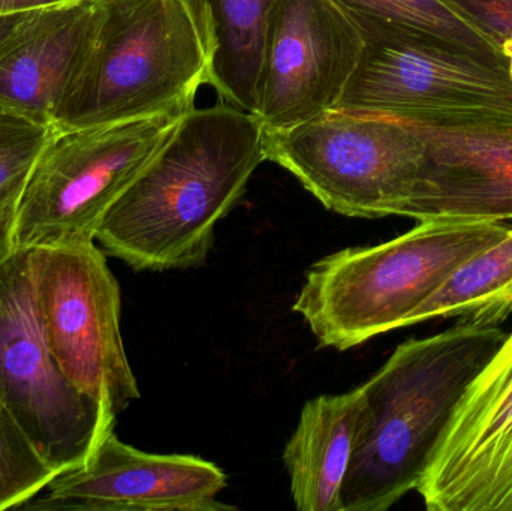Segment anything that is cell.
Segmentation results:
<instances>
[{"label":"cell","instance_id":"11","mask_svg":"<svg viewBox=\"0 0 512 511\" xmlns=\"http://www.w3.org/2000/svg\"><path fill=\"white\" fill-rule=\"evenodd\" d=\"M417 491L429 511H512V332L472 381Z\"/></svg>","mask_w":512,"mask_h":511},{"label":"cell","instance_id":"13","mask_svg":"<svg viewBox=\"0 0 512 511\" xmlns=\"http://www.w3.org/2000/svg\"><path fill=\"white\" fill-rule=\"evenodd\" d=\"M412 122L424 158L402 216L417 222L512 219V126Z\"/></svg>","mask_w":512,"mask_h":511},{"label":"cell","instance_id":"17","mask_svg":"<svg viewBox=\"0 0 512 511\" xmlns=\"http://www.w3.org/2000/svg\"><path fill=\"white\" fill-rule=\"evenodd\" d=\"M511 315L512 227L501 240L460 264L414 312L409 326L435 318H459L457 323L501 327Z\"/></svg>","mask_w":512,"mask_h":511},{"label":"cell","instance_id":"15","mask_svg":"<svg viewBox=\"0 0 512 511\" xmlns=\"http://www.w3.org/2000/svg\"><path fill=\"white\" fill-rule=\"evenodd\" d=\"M363 387L304 404L283 452L289 491L301 511H342V489L357 446Z\"/></svg>","mask_w":512,"mask_h":511},{"label":"cell","instance_id":"22","mask_svg":"<svg viewBox=\"0 0 512 511\" xmlns=\"http://www.w3.org/2000/svg\"><path fill=\"white\" fill-rule=\"evenodd\" d=\"M72 2H78V0H0V18L30 14V12Z\"/></svg>","mask_w":512,"mask_h":511},{"label":"cell","instance_id":"18","mask_svg":"<svg viewBox=\"0 0 512 511\" xmlns=\"http://www.w3.org/2000/svg\"><path fill=\"white\" fill-rule=\"evenodd\" d=\"M355 17L438 36L493 62L507 63L501 48L441 0H336Z\"/></svg>","mask_w":512,"mask_h":511},{"label":"cell","instance_id":"5","mask_svg":"<svg viewBox=\"0 0 512 511\" xmlns=\"http://www.w3.org/2000/svg\"><path fill=\"white\" fill-rule=\"evenodd\" d=\"M364 47L337 107L441 125L512 126V78L438 36L355 17Z\"/></svg>","mask_w":512,"mask_h":511},{"label":"cell","instance_id":"25","mask_svg":"<svg viewBox=\"0 0 512 511\" xmlns=\"http://www.w3.org/2000/svg\"><path fill=\"white\" fill-rule=\"evenodd\" d=\"M504 56L507 57L508 68H510V75L512 78V42L504 48Z\"/></svg>","mask_w":512,"mask_h":511},{"label":"cell","instance_id":"6","mask_svg":"<svg viewBox=\"0 0 512 511\" xmlns=\"http://www.w3.org/2000/svg\"><path fill=\"white\" fill-rule=\"evenodd\" d=\"M182 116L164 114L93 128L54 129L21 194L9 234L11 248L95 243L111 204Z\"/></svg>","mask_w":512,"mask_h":511},{"label":"cell","instance_id":"23","mask_svg":"<svg viewBox=\"0 0 512 511\" xmlns=\"http://www.w3.org/2000/svg\"><path fill=\"white\" fill-rule=\"evenodd\" d=\"M24 15L26 14L0 18V41H2V39L11 32L12 27H14L15 24L24 17Z\"/></svg>","mask_w":512,"mask_h":511},{"label":"cell","instance_id":"20","mask_svg":"<svg viewBox=\"0 0 512 511\" xmlns=\"http://www.w3.org/2000/svg\"><path fill=\"white\" fill-rule=\"evenodd\" d=\"M56 476L57 471L0 404V511L20 509Z\"/></svg>","mask_w":512,"mask_h":511},{"label":"cell","instance_id":"3","mask_svg":"<svg viewBox=\"0 0 512 511\" xmlns=\"http://www.w3.org/2000/svg\"><path fill=\"white\" fill-rule=\"evenodd\" d=\"M504 222H418L369 248H348L310 267L292 311L319 345L351 350L409 326L460 264L507 234Z\"/></svg>","mask_w":512,"mask_h":511},{"label":"cell","instance_id":"19","mask_svg":"<svg viewBox=\"0 0 512 511\" xmlns=\"http://www.w3.org/2000/svg\"><path fill=\"white\" fill-rule=\"evenodd\" d=\"M53 131L0 105V233L8 237L30 171Z\"/></svg>","mask_w":512,"mask_h":511},{"label":"cell","instance_id":"14","mask_svg":"<svg viewBox=\"0 0 512 511\" xmlns=\"http://www.w3.org/2000/svg\"><path fill=\"white\" fill-rule=\"evenodd\" d=\"M98 20L96 0L24 15L0 41V105L54 129L89 54Z\"/></svg>","mask_w":512,"mask_h":511},{"label":"cell","instance_id":"21","mask_svg":"<svg viewBox=\"0 0 512 511\" xmlns=\"http://www.w3.org/2000/svg\"><path fill=\"white\" fill-rule=\"evenodd\" d=\"M451 11L492 39L502 53L512 42V0H441Z\"/></svg>","mask_w":512,"mask_h":511},{"label":"cell","instance_id":"8","mask_svg":"<svg viewBox=\"0 0 512 511\" xmlns=\"http://www.w3.org/2000/svg\"><path fill=\"white\" fill-rule=\"evenodd\" d=\"M0 404L57 474L86 464L116 423L51 354L33 299L30 249L0 257Z\"/></svg>","mask_w":512,"mask_h":511},{"label":"cell","instance_id":"12","mask_svg":"<svg viewBox=\"0 0 512 511\" xmlns=\"http://www.w3.org/2000/svg\"><path fill=\"white\" fill-rule=\"evenodd\" d=\"M224 471L189 455H153L119 440L114 431L89 461L57 474L42 497L21 510L35 511H225Z\"/></svg>","mask_w":512,"mask_h":511},{"label":"cell","instance_id":"16","mask_svg":"<svg viewBox=\"0 0 512 511\" xmlns=\"http://www.w3.org/2000/svg\"><path fill=\"white\" fill-rule=\"evenodd\" d=\"M203 39L207 83L227 104L255 113L268 20L277 0H183Z\"/></svg>","mask_w":512,"mask_h":511},{"label":"cell","instance_id":"2","mask_svg":"<svg viewBox=\"0 0 512 511\" xmlns=\"http://www.w3.org/2000/svg\"><path fill=\"white\" fill-rule=\"evenodd\" d=\"M505 336L501 327L456 323L394 350L361 386L363 414L342 511H387L420 488L472 381Z\"/></svg>","mask_w":512,"mask_h":511},{"label":"cell","instance_id":"4","mask_svg":"<svg viewBox=\"0 0 512 511\" xmlns=\"http://www.w3.org/2000/svg\"><path fill=\"white\" fill-rule=\"evenodd\" d=\"M98 26L54 129H81L194 108L207 56L183 0H96Z\"/></svg>","mask_w":512,"mask_h":511},{"label":"cell","instance_id":"7","mask_svg":"<svg viewBox=\"0 0 512 511\" xmlns=\"http://www.w3.org/2000/svg\"><path fill=\"white\" fill-rule=\"evenodd\" d=\"M424 158L412 120L336 107L265 131V159L300 180L325 209L349 218L402 216Z\"/></svg>","mask_w":512,"mask_h":511},{"label":"cell","instance_id":"10","mask_svg":"<svg viewBox=\"0 0 512 511\" xmlns=\"http://www.w3.org/2000/svg\"><path fill=\"white\" fill-rule=\"evenodd\" d=\"M364 39L336 0H277L262 50L255 116L265 131L336 108L357 71Z\"/></svg>","mask_w":512,"mask_h":511},{"label":"cell","instance_id":"24","mask_svg":"<svg viewBox=\"0 0 512 511\" xmlns=\"http://www.w3.org/2000/svg\"><path fill=\"white\" fill-rule=\"evenodd\" d=\"M11 249V242L6 234L0 233V257L6 254Z\"/></svg>","mask_w":512,"mask_h":511},{"label":"cell","instance_id":"9","mask_svg":"<svg viewBox=\"0 0 512 511\" xmlns=\"http://www.w3.org/2000/svg\"><path fill=\"white\" fill-rule=\"evenodd\" d=\"M33 299L65 377L116 416L140 399L120 333L122 297L95 243L30 249Z\"/></svg>","mask_w":512,"mask_h":511},{"label":"cell","instance_id":"1","mask_svg":"<svg viewBox=\"0 0 512 511\" xmlns=\"http://www.w3.org/2000/svg\"><path fill=\"white\" fill-rule=\"evenodd\" d=\"M264 161L265 129L254 113L227 102L194 107L111 204L96 242L137 272L203 266L216 225Z\"/></svg>","mask_w":512,"mask_h":511}]
</instances>
